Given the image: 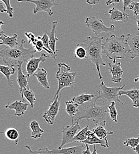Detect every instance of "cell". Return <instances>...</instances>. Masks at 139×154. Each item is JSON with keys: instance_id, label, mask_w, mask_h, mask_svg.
<instances>
[{"instance_id": "1", "label": "cell", "mask_w": 139, "mask_h": 154, "mask_svg": "<svg viewBox=\"0 0 139 154\" xmlns=\"http://www.w3.org/2000/svg\"><path fill=\"white\" fill-rule=\"evenodd\" d=\"M25 43V40L22 39L19 46L14 48L6 47L1 50L0 57L7 66H17L20 62H24L27 63L30 59L34 57L37 51L34 47H31L29 49L25 48L24 47Z\"/></svg>"}, {"instance_id": "2", "label": "cell", "mask_w": 139, "mask_h": 154, "mask_svg": "<svg viewBox=\"0 0 139 154\" xmlns=\"http://www.w3.org/2000/svg\"><path fill=\"white\" fill-rule=\"evenodd\" d=\"M128 52H130V49L125 41L124 35L120 37L113 35L102 44V54L113 60V63H116L117 59L125 58Z\"/></svg>"}, {"instance_id": "3", "label": "cell", "mask_w": 139, "mask_h": 154, "mask_svg": "<svg viewBox=\"0 0 139 154\" xmlns=\"http://www.w3.org/2000/svg\"><path fill=\"white\" fill-rule=\"evenodd\" d=\"M96 103L95 101L88 102V104H85L83 107L79 109V112L72 120V125L79 123L82 119L92 120L95 126L104 121H107L109 114L108 106H97Z\"/></svg>"}, {"instance_id": "4", "label": "cell", "mask_w": 139, "mask_h": 154, "mask_svg": "<svg viewBox=\"0 0 139 154\" xmlns=\"http://www.w3.org/2000/svg\"><path fill=\"white\" fill-rule=\"evenodd\" d=\"M103 37L99 38L96 36H88L82 43H80L86 51V59L91 60L96 66L100 79H102V75L100 71V66H105L106 63L102 58V40Z\"/></svg>"}, {"instance_id": "5", "label": "cell", "mask_w": 139, "mask_h": 154, "mask_svg": "<svg viewBox=\"0 0 139 154\" xmlns=\"http://www.w3.org/2000/svg\"><path fill=\"white\" fill-rule=\"evenodd\" d=\"M58 66V71L56 72V78L58 81L59 85L53 99L59 94L62 89L66 87H74L76 83L75 77L78 75L76 72H70L71 66L65 63H59Z\"/></svg>"}, {"instance_id": "6", "label": "cell", "mask_w": 139, "mask_h": 154, "mask_svg": "<svg viewBox=\"0 0 139 154\" xmlns=\"http://www.w3.org/2000/svg\"><path fill=\"white\" fill-rule=\"evenodd\" d=\"M125 84L123 85L121 87H108L105 84L104 82L101 79V84L99 85L100 90L97 91L96 99L95 100L97 102L98 100L104 102H119L122 105H124V103L121 102L119 100V91L123 90L125 87Z\"/></svg>"}, {"instance_id": "7", "label": "cell", "mask_w": 139, "mask_h": 154, "mask_svg": "<svg viewBox=\"0 0 139 154\" xmlns=\"http://www.w3.org/2000/svg\"><path fill=\"white\" fill-rule=\"evenodd\" d=\"M31 154H82L83 151L86 149V146L80 145L78 146L69 147V148H62L58 149H53L52 150L49 149L48 148H40L37 151H33L32 149L29 145L25 146Z\"/></svg>"}, {"instance_id": "8", "label": "cell", "mask_w": 139, "mask_h": 154, "mask_svg": "<svg viewBox=\"0 0 139 154\" xmlns=\"http://www.w3.org/2000/svg\"><path fill=\"white\" fill-rule=\"evenodd\" d=\"M86 26L94 33L95 35L97 36L101 33H113L116 30L114 25H111L110 27L106 26L103 21L99 19L97 17H86L85 20Z\"/></svg>"}, {"instance_id": "9", "label": "cell", "mask_w": 139, "mask_h": 154, "mask_svg": "<svg viewBox=\"0 0 139 154\" xmlns=\"http://www.w3.org/2000/svg\"><path fill=\"white\" fill-rule=\"evenodd\" d=\"M18 2H28L36 4V7L33 10V14L40 12H46L49 16H52L54 14L52 8L59 4L56 2V0H17Z\"/></svg>"}, {"instance_id": "10", "label": "cell", "mask_w": 139, "mask_h": 154, "mask_svg": "<svg viewBox=\"0 0 139 154\" xmlns=\"http://www.w3.org/2000/svg\"><path fill=\"white\" fill-rule=\"evenodd\" d=\"M62 94L60 93L59 95L53 99L52 103L49 105V109L46 111L43 114V117L45 121L50 125H53L55 122V119L58 115L60 106V97Z\"/></svg>"}, {"instance_id": "11", "label": "cell", "mask_w": 139, "mask_h": 154, "mask_svg": "<svg viewBox=\"0 0 139 154\" xmlns=\"http://www.w3.org/2000/svg\"><path fill=\"white\" fill-rule=\"evenodd\" d=\"M80 129L79 123L72 125L71 126H66L63 128L62 131V139L59 148H62L65 145L74 142V138L77 135L78 130Z\"/></svg>"}, {"instance_id": "12", "label": "cell", "mask_w": 139, "mask_h": 154, "mask_svg": "<svg viewBox=\"0 0 139 154\" xmlns=\"http://www.w3.org/2000/svg\"><path fill=\"white\" fill-rule=\"evenodd\" d=\"M49 56L46 55L45 54H41L40 57L33 58L30 59L29 61L27 63L26 65V72L27 75L29 77L33 75L35 72L39 69V66L41 62H44L46 60L47 58Z\"/></svg>"}, {"instance_id": "13", "label": "cell", "mask_w": 139, "mask_h": 154, "mask_svg": "<svg viewBox=\"0 0 139 154\" xmlns=\"http://www.w3.org/2000/svg\"><path fill=\"white\" fill-rule=\"evenodd\" d=\"M125 41L130 49L131 59L139 57V32L136 35L127 34Z\"/></svg>"}, {"instance_id": "14", "label": "cell", "mask_w": 139, "mask_h": 154, "mask_svg": "<svg viewBox=\"0 0 139 154\" xmlns=\"http://www.w3.org/2000/svg\"><path fill=\"white\" fill-rule=\"evenodd\" d=\"M23 63V62H20L17 66V69H18L17 81L18 85L19 86L20 94L22 97V101H25L24 94H23V90L25 89L29 88V81H28V79L29 78V77L27 76V75H25L23 74V72L22 70Z\"/></svg>"}, {"instance_id": "15", "label": "cell", "mask_w": 139, "mask_h": 154, "mask_svg": "<svg viewBox=\"0 0 139 154\" xmlns=\"http://www.w3.org/2000/svg\"><path fill=\"white\" fill-rule=\"evenodd\" d=\"M108 70L112 75V81L116 83L121 82L123 77L124 71L121 68V62L109 63Z\"/></svg>"}, {"instance_id": "16", "label": "cell", "mask_w": 139, "mask_h": 154, "mask_svg": "<svg viewBox=\"0 0 139 154\" xmlns=\"http://www.w3.org/2000/svg\"><path fill=\"white\" fill-rule=\"evenodd\" d=\"M29 103L23 101H16L11 104L8 103L5 106V109L16 110V116H23L27 110Z\"/></svg>"}, {"instance_id": "17", "label": "cell", "mask_w": 139, "mask_h": 154, "mask_svg": "<svg viewBox=\"0 0 139 154\" xmlns=\"http://www.w3.org/2000/svg\"><path fill=\"white\" fill-rule=\"evenodd\" d=\"M81 143L88 145H100L104 148H109L110 145L107 139H101L95 135L92 131H90L88 138Z\"/></svg>"}, {"instance_id": "18", "label": "cell", "mask_w": 139, "mask_h": 154, "mask_svg": "<svg viewBox=\"0 0 139 154\" xmlns=\"http://www.w3.org/2000/svg\"><path fill=\"white\" fill-rule=\"evenodd\" d=\"M58 21H54L52 23V29L50 32H46L47 35L49 36V46L50 48H51L52 52H53L54 55L55 56L57 55V53L58 52V50H56V42L59 40L58 38L56 36V29L58 26Z\"/></svg>"}, {"instance_id": "19", "label": "cell", "mask_w": 139, "mask_h": 154, "mask_svg": "<svg viewBox=\"0 0 139 154\" xmlns=\"http://www.w3.org/2000/svg\"><path fill=\"white\" fill-rule=\"evenodd\" d=\"M108 13L110 14V20L112 21H123L128 22L129 21V15L125 12L121 11L116 7H113L112 9L109 10Z\"/></svg>"}, {"instance_id": "20", "label": "cell", "mask_w": 139, "mask_h": 154, "mask_svg": "<svg viewBox=\"0 0 139 154\" xmlns=\"http://www.w3.org/2000/svg\"><path fill=\"white\" fill-rule=\"evenodd\" d=\"M17 34H14L12 37H10L7 35H5V33L0 34V39L1 42L0 43V45H6L7 47H10L11 48H14L19 46L20 45L17 42Z\"/></svg>"}, {"instance_id": "21", "label": "cell", "mask_w": 139, "mask_h": 154, "mask_svg": "<svg viewBox=\"0 0 139 154\" xmlns=\"http://www.w3.org/2000/svg\"><path fill=\"white\" fill-rule=\"evenodd\" d=\"M33 76L36 77L40 85H41L45 89H50V85L47 79V72L45 69L39 68L33 75Z\"/></svg>"}, {"instance_id": "22", "label": "cell", "mask_w": 139, "mask_h": 154, "mask_svg": "<svg viewBox=\"0 0 139 154\" xmlns=\"http://www.w3.org/2000/svg\"><path fill=\"white\" fill-rule=\"evenodd\" d=\"M119 96L125 95L129 97L133 102V107L139 108V89H133L130 90H121L119 92Z\"/></svg>"}, {"instance_id": "23", "label": "cell", "mask_w": 139, "mask_h": 154, "mask_svg": "<svg viewBox=\"0 0 139 154\" xmlns=\"http://www.w3.org/2000/svg\"><path fill=\"white\" fill-rule=\"evenodd\" d=\"M107 121H104L96 125L95 128L92 131L93 133L101 139H107V136L108 135H113V131H108L105 129Z\"/></svg>"}, {"instance_id": "24", "label": "cell", "mask_w": 139, "mask_h": 154, "mask_svg": "<svg viewBox=\"0 0 139 154\" xmlns=\"http://www.w3.org/2000/svg\"><path fill=\"white\" fill-rule=\"evenodd\" d=\"M16 70V67L13 66H4L2 65H0V71L5 76L7 80L8 85L11 87H13V82L14 81L11 79L10 77L11 75L15 74Z\"/></svg>"}, {"instance_id": "25", "label": "cell", "mask_w": 139, "mask_h": 154, "mask_svg": "<svg viewBox=\"0 0 139 154\" xmlns=\"http://www.w3.org/2000/svg\"><path fill=\"white\" fill-rule=\"evenodd\" d=\"M30 128L32 130L31 137L33 139L40 138L44 133V130L40 128L39 122L36 120H33L30 123Z\"/></svg>"}, {"instance_id": "26", "label": "cell", "mask_w": 139, "mask_h": 154, "mask_svg": "<svg viewBox=\"0 0 139 154\" xmlns=\"http://www.w3.org/2000/svg\"><path fill=\"white\" fill-rule=\"evenodd\" d=\"M66 104V112L72 118V120H73L74 117L79 112V105L74 101H69L65 102Z\"/></svg>"}, {"instance_id": "27", "label": "cell", "mask_w": 139, "mask_h": 154, "mask_svg": "<svg viewBox=\"0 0 139 154\" xmlns=\"http://www.w3.org/2000/svg\"><path fill=\"white\" fill-rule=\"evenodd\" d=\"M96 97H97V94L93 95V94H90L82 93L78 96L74 97L72 99V101L80 106V105H82L87 102L91 101L92 99Z\"/></svg>"}, {"instance_id": "28", "label": "cell", "mask_w": 139, "mask_h": 154, "mask_svg": "<svg viewBox=\"0 0 139 154\" xmlns=\"http://www.w3.org/2000/svg\"><path fill=\"white\" fill-rule=\"evenodd\" d=\"M5 136L8 140L14 141L16 145H18L20 139V134L16 128H10L7 129L5 132Z\"/></svg>"}, {"instance_id": "29", "label": "cell", "mask_w": 139, "mask_h": 154, "mask_svg": "<svg viewBox=\"0 0 139 154\" xmlns=\"http://www.w3.org/2000/svg\"><path fill=\"white\" fill-rule=\"evenodd\" d=\"M89 132L90 131L89 130V126H86L76 135L74 138V142L82 143L88 138Z\"/></svg>"}, {"instance_id": "30", "label": "cell", "mask_w": 139, "mask_h": 154, "mask_svg": "<svg viewBox=\"0 0 139 154\" xmlns=\"http://www.w3.org/2000/svg\"><path fill=\"white\" fill-rule=\"evenodd\" d=\"M23 94L24 98L29 102L31 108H33L35 103L36 101V98L34 92L30 88L25 89L23 90Z\"/></svg>"}, {"instance_id": "31", "label": "cell", "mask_w": 139, "mask_h": 154, "mask_svg": "<svg viewBox=\"0 0 139 154\" xmlns=\"http://www.w3.org/2000/svg\"><path fill=\"white\" fill-rule=\"evenodd\" d=\"M108 108V110H109V115L110 117L111 118V119L112 120V121L117 123L118 122V119H117V117H118V112L117 110L116 109V102H112L111 105L110 106H107Z\"/></svg>"}, {"instance_id": "32", "label": "cell", "mask_w": 139, "mask_h": 154, "mask_svg": "<svg viewBox=\"0 0 139 154\" xmlns=\"http://www.w3.org/2000/svg\"><path fill=\"white\" fill-rule=\"evenodd\" d=\"M86 55L87 54L86 49L82 46H81L80 43L78 44L75 51V57L82 59L86 58Z\"/></svg>"}, {"instance_id": "33", "label": "cell", "mask_w": 139, "mask_h": 154, "mask_svg": "<svg viewBox=\"0 0 139 154\" xmlns=\"http://www.w3.org/2000/svg\"><path fill=\"white\" fill-rule=\"evenodd\" d=\"M123 144L133 149L139 144V134L137 137H130L127 139L123 142Z\"/></svg>"}, {"instance_id": "34", "label": "cell", "mask_w": 139, "mask_h": 154, "mask_svg": "<svg viewBox=\"0 0 139 154\" xmlns=\"http://www.w3.org/2000/svg\"><path fill=\"white\" fill-rule=\"evenodd\" d=\"M128 8L133 11L134 17L139 16V2L133 1L131 4L128 6Z\"/></svg>"}, {"instance_id": "35", "label": "cell", "mask_w": 139, "mask_h": 154, "mask_svg": "<svg viewBox=\"0 0 139 154\" xmlns=\"http://www.w3.org/2000/svg\"><path fill=\"white\" fill-rule=\"evenodd\" d=\"M2 2L4 3L7 9V14H8L10 17H13V13H14V9L11 7L10 4V0H1Z\"/></svg>"}, {"instance_id": "36", "label": "cell", "mask_w": 139, "mask_h": 154, "mask_svg": "<svg viewBox=\"0 0 139 154\" xmlns=\"http://www.w3.org/2000/svg\"><path fill=\"white\" fill-rule=\"evenodd\" d=\"M41 40H42V42H43V43L44 46L46 49H47L49 51L52 52V49H51V48H50V46H49V36L47 35V34L46 32L43 35V36L41 37Z\"/></svg>"}, {"instance_id": "37", "label": "cell", "mask_w": 139, "mask_h": 154, "mask_svg": "<svg viewBox=\"0 0 139 154\" xmlns=\"http://www.w3.org/2000/svg\"><path fill=\"white\" fill-rule=\"evenodd\" d=\"M25 36H26V38L28 39V42L29 44H33L36 40V37L35 36V35L30 32H26L25 33Z\"/></svg>"}, {"instance_id": "38", "label": "cell", "mask_w": 139, "mask_h": 154, "mask_svg": "<svg viewBox=\"0 0 139 154\" xmlns=\"http://www.w3.org/2000/svg\"><path fill=\"white\" fill-rule=\"evenodd\" d=\"M123 2V10L124 11H126L128 8V6L131 4V2H133V0H122Z\"/></svg>"}, {"instance_id": "39", "label": "cell", "mask_w": 139, "mask_h": 154, "mask_svg": "<svg viewBox=\"0 0 139 154\" xmlns=\"http://www.w3.org/2000/svg\"><path fill=\"white\" fill-rule=\"evenodd\" d=\"M121 0H108L106 2V4L107 5H110L111 4H113L114 5V7H115V5L119 3Z\"/></svg>"}, {"instance_id": "40", "label": "cell", "mask_w": 139, "mask_h": 154, "mask_svg": "<svg viewBox=\"0 0 139 154\" xmlns=\"http://www.w3.org/2000/svg\"><path fill=\"white\" fill-rule=\"evenodd\" d=\"M0 11L1 13H7V8H5V7H4L2 1L0 2Z\"/></svg>"}, {"instance_id": "41", "label": "cell", "mask_w": 139, "mask_h": 154, "mask_svg": "<svg viewBox=\"0 0 139 154\" xmlns=\"http://www.w3.org/2000/svg\"><path fill=\"white\" fill-rule=\"evenodd\" d=\"M100 0H86V3L91 5H97L99 2Z\"/></svg>"}, {"instance_id": "42", "label": "cell", "mask_w": 139, "mask_h": 154, "mask_svg": "<svg viewBox=\"0 0 139 154\" xmlns=\"http://www.w3.org/2000/svg\"><path fill=\"white\" fill-rule=\"evenodd\" d=\"M85 146H86V149L83 151L82 154H92V153L91 151V150H90L89 145H85Z\"/></svg>"}, {"instance_id": "43", "label": "cell", "mask_w": 139, "mask_h": 154, "mask_svg": "<svg viewBox=\"0 0 139 154\" xmlns=\"http://www.w3.org/2000/svg\"><path fill=\"white\" fill-rule=\"evenodd\" d=\"M133 150L134 152H136V154H139V144L136 148H134Z\"/></svg>"}, {"instance_id": "44", "label": "cell", "mask_w": 139, "mask_h": 154, "mask_svg": "<svg viewBox=\"0 0 139 154\" xmlns=\"http://www.w3.org/2000/svg\"><path fill=\"white\" fill-rule=\"evenodd\" d=\"M92 154H98L97 151V148L95 147V145H94V151L92 152Z\"/></svg>"}, {"instance_id": "45", "label": "cell", "mask_w": 139, "mask_h": 154, "mask_svg": "<svg viewBox=\"0 0 139 154\" xmlns=\"http://www.w3.org/2000/svg\"><path fill=\"white\" fill-rule=\"evenodd\" d=\"M134 82H139V75H138V77H136V78L134 79Z\"/></svg>"}, {"instance_id": "46", "label": "cell", "mask_w": 139, "mask_h": 154, "mask_svg": "<svg viewBox=\"0 0 139 154\" xmlns=\"http://www.w3.org/2000/svg\"><path fill=\"white\" fill-rule=\"evenodd\" d=\"M136 22H137V27H138V30H139V19L137 20Z\"/></svg>"}]
</instances>
